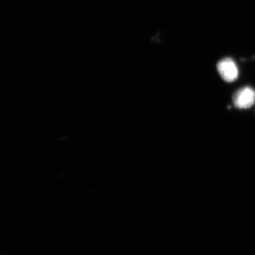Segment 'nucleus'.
Wrapping results in <instances>:
<instances>
[{"mask_svg":"<svg viewBox=\"0 0 255 255\" xmlns=\"http://www.w3.org/2000/svg\"><path fill=\"white\" fill-rule=\"evenodd\" d=\"M233 102L236 108H251L255 103V91L251 87L240 89L233 95Z\"/></svg>","mask_w":255,"mask_h":255,"instance_id":"1","label":"nucleus"},{"mask_svg":"<svg viewBox=\"0 0 255 255\" xmlns=\"http://www.w3.org/2000/svg\"><path fill=\"white\" fill-rule=\"evenodd\" d=\"M217 70L225 81L232 82L238 78V68L234 60L227 58L221 60L217 65Z\"/></svg>","mask_w":255,"mask_h":255,"instance_id":"2","label":"nucleus"}]
</instances>
